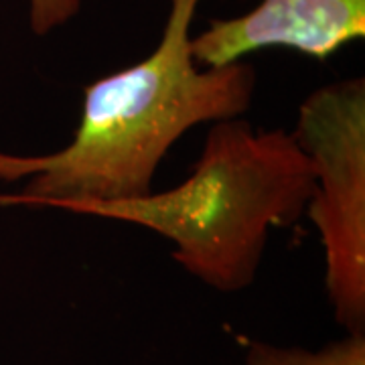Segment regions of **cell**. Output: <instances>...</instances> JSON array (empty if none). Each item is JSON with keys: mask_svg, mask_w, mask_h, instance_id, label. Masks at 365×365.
Instances as JSON below:
<instances>
[{"mask_svg": "<svg viewBox=\"0 0 365 365\" xmlns=\"http://www.w3.org/2000/svg\"><path fill=\"white\" fill-rule=\"evenodd\" d=\"M0 205H9V195H0Z\"/></svg>", "mask_w": 365, "mask_h": 365, "instance_id": "7", "label": "cell"}, {"mask_svg": "<svg viewBox=\"0 0 365 365\" xmlns=\"http://www.w3.org/2000/svg\"><path fill=\"white\" fill-rule=\"evenodd\" d=\"M365 35V0H260L250 13L211 21L191 37L199 66L222 67L268 47L327 59Z\"/></svg>", "mask_w": 365, "mask_h": 365, "instance_id": "4", "label": "cell"}, {"mask_svg": "<svg viewBox=\"0 0 365 365\" xmlns=\"http://www.w3.org/2000/svg\"><path fill=\"white\" fill-rule=\"evenodd\" d=\"M292 134L313 169L304 215L321 237L335 321L349 335L365 333V79L311 91Z\"/></svg>", "mask_w": 365, "mask_h": 365, "instance_id": "3", "label": "cell"}, {"mask_svg": "<svg viewBox=\"0 0 365 365\" xmlns=\"http://www.w3.org/2000/svg\"><path fill=\"white\" fill-rule=\"evenodd\" d=\"M81 0H29V19L31 29L37 35H45L78 13Z\"/></svg>", "mask_w": 365, "mask_h": 365, "instance_id": "6", "label": "cell"}, {"mask_svg": "<svg viewBox=\"0 0 365 365\" xmlns=\"http://www.w3.org/2000/svg\"><path fill=\"white\" fill-rule=\"evenodd\" d=\"M201 0H170L157 49L83 90L71 140L47 155L0 150V181H25L11 205L66 211L153 191L170 146L199 124L244 116L256 69L244 61L199 69L191 25Z\"/></svg>", "mask_w": 365, "mask_h": 365, "instance_id": "1", "label": "cell"}, {"mask_svg": "<svg viewBox=\"0 0 365 365\" xmlns=\"http://www.w3.org/2000/svg\"><path fill=\"white\" fill-rule=\"evenodd\" d=\"M242 365H365V333L345 335L319 349L252 343Z\"/></svg>", "mask_w": 365, "mask_h": 365, "instance_id": "5", "label": "cell"}, {"mask_svg": "<svg viewBox=\"0 0 365 365\" xmlns=\"http://www.w3.org/2000/svg\"><path fill=\"white\" fill-rule=\"evenodd\" d=\"M313 169L292 132L256 130L244 116L211 124L193 173L167 191L76 209L169 240L182 270L220 292L254 284L272 227L304 215Z\"/></svg>", "mask_w": 365, "mask_h": 365, "instance_id": "2", "label": "cell"}]
</instances>
